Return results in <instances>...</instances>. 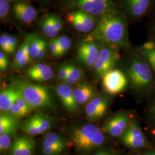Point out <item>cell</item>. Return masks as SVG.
Wrapping results in <instances>:
<instances>
[{
    "label": "cell",
    "mask_w": 155,
    "mask_h": 155,
    "mask_svg": "<svg viewBox=\"0 0 155 155\" xmlns=\"http://www.w3.org/2000/svg\"><path fill=\"white\" fill-rule=\"evenodd\" d=\"M84 39L117 49L127 47L129 41L125 15L116 8L106 12L100 17L95 28Z\"/></svg>",
    "instance_id": "6da1fadb"
},
{
    "label": "cell",
    "mask_w": 155,
    "mask_h": 155,
    "mask_svg": "<svg viewBox=\"0 0 155 155\" xmlns=\"http://www.w3.org/2000/svg\"><path fill=\"white\" fill-rule=\"evenodd\" d=\"M154 74L148 61L138 50L127 68L128 77L133 89L140 94L150 93L155 87Z\"/></svg>",
    "instance_id": "7a4b0ae2"
},
{
    "label": "cell",
    "mask_w": 155,
    "mask_h": 155,
    "mask_svg": "<svg viewBox=\"0 0 155 155\" xmlns=\"http://www.w3.org/2000/svg\"><path fill=\"white\" fill-rule=\"evenodd\" d=\"M12 84L33 110L48 107L52 105L51 94L45 86L21 80L14 81Z\"/></svg>",
    "instance_id": "3957f363"
},
{
    "label": "cell",
    "mask_w": 155,
    "mask_h": 155,
    "mask_svg": "<svg viewBox=\"0 0 155 155\" xmlns=\"http://www.w3.org/2000/svg\"><path fill=\"white\" fill-rule=\"evenodd\" d=\"M71 139L77 150L83 152L98 148L105 141V136L101 130L91 124L75 128L72 131Z\"/></svg>",
    "instance_id": "277c9868"
},
{
    "label": "cell",
    "mask_w": 155,
    "mask_h": 155,
    "mask_svg": "<svg viewBox=\"0 0 155 155\" xmlns=\"http://www.w3.org/2000/svg\"><path fill=\"white\" fill-rule=\"evenodd\" d=\"M65 6L71 11H81L97 17L115 9L116 4L114 0H67Z\"/></svg>",
    "instance_id": "5b68a950"
},
{
    "label": "cell",
    "mask_w": 155,
    "mask_h": 155,
    "mask_svg": "<svg viewBox=\"0 0 155 155\" xmlns=\"http://www.w3.org/2000/svg\"><path fill=\"white\" fill-rule=\"evenodd\" d=\"M118 50L107 45H102L100 56L94 66L97 77L102 78L113 70L120 58Z\"/></svg>",
    "instance_id": "8992f818"
},
{
    "label": "cell",
    "mask_w": 155,
    "mask_h": 155,
    "mask_svg": "<svg viewBox=\"0 0 155 155\" xmlns=\"http://www.w3.org/2000/svg\"><path fill=\"white\" fill-rule=\"evenodd\" d=\"M102 45L94 40H84L78 46V61L88 68H94L98 61Z\"/></svg>",
    "instance_id": "52a82bcc"
},
{
    "label": "cell",
    "mask_w": 155,
    "mask_h": 155,
    "mask_svg": "<svg viewBox=\"0 0 155 155\" xmlns=\"http://www.w3.org/2000/svg\"><path fill=\"white\" fill-rule=\"evenodd\" d=\"M53 125V120L41 113H37L21 124L22 130L29 136H35L49 130Z\"/></svg>",
    "instance_id": "ba28073f"
},
{
    "label": "cell",
    "mask_w": 155,
    "mask_h": 155,
    "mask_svg": "<svg viewBox=\"0 0 155 155\" xmlns=\"http://www.w3.org/2000/svg\"><path fill=\"white\" fill-rule=\"evenodd\" d=\"M66 20L81 33H90L95 28L98 21L96 17L81 11L69 12L67 15Z\"/></svg>",
    "instance_id": "9c48e42d"
},
{
    "label": "cell",
    "mask_w": 155,
    "mask_h": 155,
    "mask_svg": "<svg viewBox=\"0 0 155 155\" xmlns=\"http://www.w3.org/2000/svg\"><path fill=\"white\" fill-rule=\"evenodd\" d=\"M128 80L125 73L119 69H113L102 77V85L106 92L111 95L119 94L127 86Z\"/></svg>",
    "instance_id": "30bf717a"
},
{
    "label": "cell",
    "mask_w": 155,
    "mask_h": 155,
    "mask_svg": "<svg viewBox=\"0 0 155 155\" xmlns=\"http://www.w3.org/2000/svg\"><path fill=\"white\" fill-rule=\"evenodd\" d=\"M122 143L127 148L140 150L147 145V139L137 122L131 121L121 137Z\"/></svg>",
    "instance_id": "8fae6325"
},
{
    "label": "cell",
    "mask_w": 155,
    "mask_h": 155,
    "mask_svg": "<svg viewBox=\"0 0 155 155\" xmlns=\"http://www.w3.org/2000/svg\"><path fill=\"white\" fill-rule=\"evenodd\" d=\"M130 122V118L127 114L120 113L105 123L104 129L111 137H122Z\"/></svg>",
    "instance_id": "7c38bea8"
},
{
    "label": "cell",
    "mask_w": 155,
    "mask_h": 155,
    "mask_svg": "<svg viewBox=\"0 0 155 155\" xmlns=\"http://www.w3.org/2000/svg\"><path fill=\"white\" fill-rule=\"evenodd\" d=\"M40 27L46 36L53 39L63 30V22L59 15L50 14L41 18Z\"/></svg>",
    "instance_id": "4fadbf2b"
},
{
    "label": "cell",
    "mask_w": 155,
    "mask_h": 155,
    "mask_svg": "<svg viewBox=\"0 0 155 155\" xmlns=\"http://www.w3.org/2000/svg\"><path fill=\"white\" fill-rule=\"evenodd\" d=\"M109 100L103 96L94 97L86 106V113L90 121L99 120L104 116L108 106Z\"/></svg>",
    "instance_id": "5bb4252c"
},
{
    "label": "cell",
    "mask_w": 155,
    "mask_h": 155,
    "mask_svg": "<svg viewBox=\"0 0 155 155\" xmlns=\"http://www.w3.org/2000/svg\"><path fill=\"white\" fill-rule=\"evenodd\" d=\"M127 13L136 19L144 17L151 9L153 0H123Z\"/></svg>",
    "instance_id": "9a60e30c"
},
{
    "label": "cell",
    "mask_w": 155,
    "mask_h": 155,
    "mask_svg": "<svg viewBox=\"0 0 155 155\" xmlns=\"http://www.w3.org/2000/svg\"><path fill=\"white\" fill-rule=\"evenodd\" d=\"M13 13L20 22L31 24L36 19L38 12L32 6L24 1H18L13 6Z\"/></svg>",
    "instance_id": "2e32d148"
},
{
    "label": "cell",
    "mask_w": 155,
    "mask_h": 155,
    "mask_svg": "<svg viewBox=\"0 0 155 155\" xmlns=\"http://www.w3.org/2000/svg\"><path fill=\"white\" fill-rule=\"evenodd\" d=\"M36 142L25 136L16 137L12 142L9 149L11 155H32Z\"/></svg>",
    "instance_id": "e0dca14e"
},
{
    "label": "cell",
    "mask_w": 155,
    "mask_h": 155,
    "mask_svg": "<svg viewBox=\"0 0 155 155\" xmlns=\"http://www.w3.org/2000/svg\"><path fill=\"white\" fill-rule=\"evenodd\" d=\"M56 94H58L64 108L70 113H75L78 110L77 103L76 102L73 89L67 84H61L55 87Z\"/></svg>",
    "instance_id": "ac0fdd59"
},
{
    "label": "cell",
    "mask_w": 155,
    "mask_h": 155,
    "mask_svg": "<svg viewBox=\"0 0 155 155\" xmlns=\"http://www.w3.org/2000/svg\"><path fill=\"white\" fill-rule=\"evenodd\" d=\"M27 75L32 80L38 82H45L49 81L52 78L54 71L48 64L38 63L28 68Z\"/></svg>",
    "instance_id": "d6986e66"
},
{
    "label": "cell",
    "mask_w": 155,
    "mask_h": 155,
    "mask_svg": "<svg viewBox=\"0 0 155 155\" xmlns=\"http://www.w3.org/2000/svg\"><path fill=\"white\" fill-rule=\"evenodd\" d=\"M18 91L12 86L4 89L0 93V110L3 113H8L12 106L15 103L18 97Z\"/></svg>",
    "instance_id": "ffe728a7"
},
{
    "label": "cell",
    "mask_w": 155,
    "mask_h": 155,
    "mask_svg": "<svg viewBox=\"0 0 155 155\" xmlns=\"http://www.w3.org/2000/svg\"><path fill=\"white\" fill-rule=\"evenodd\" d=\"M74 98L78 105H82L94 98L93 87L87 83H81L73 89Z\"/></svg>",
    "instance_id": "44dd1931"
},
{
    "label": "cell",
    "mask_w": 155,
    "mask_h": 155,
    "mask_svg": "<svg viewBox=\"0 0 155 155\" xmlns=\"http://www.w3.org/2000/svg\"><path fill=\"white\" fill-rule=\"evenodd\" d=\"M19 125L17 119L9 113H2L0 116V134L6 132L15 131Z\"/></svg>",
    "instance_id": "7402d4cb"
},
{
    "label": "cell",
    "mask_w": 155,
    "mask_h": 155,
    "mask_svg": "<svg viewBox=\"0 0 155 155\" xmlns=\"http://www.w3.org/2000/svg\"><path fill=\"white\" fill-rule=\"evenodd\" d=\"M139 51L148 61L155 74V41H148L145 42L140 47Z\"/></svg>",
    "instance_id": "603a6c76"
},
{
    "label": "cell",
    "mask_w": 155,
    "mask_h": 155,
    "mask_svg": "<svg viewBox=\"0 0 155 155\" xmlns=\"http://www.w3.org/2000/svg\"><path fill=\"white\" fill-rule=\"evenodd\" d=\"M25 38L27 39L29 45L30 56L31 59H37L43 39L35 34H28L25 36Z\"/></svg>",
    "instance_id": "cb8c5ba5"
},
{
    "label": "cell",
    "mask_w": 155,
    "mask_h": 155,
    "mask_svg": "<svg viewBox=\"0 0 155 155\" xmlns=\"http://www.w3.org/2000/svg\"><path fill=\"white\" fill-rule=\"evenodd\" d=\"M49 146H63L66 147V141L61 135L56 133L47 134L42 143V147Z\"/></svg>",
    "instance_id": "d4e9b609"
},
{
    "label": "cell",
    "mask_w": 155,
    "mask_h": 155,
    "mask_svg": "<svg viewBox=\"0 0 155 155\" xmlns=\"http://www.w3.org/2000/svg\"><path fill=\"white\" fill-rule=\"evenodd\" d=\"M70 64V71L66 80L64 81L65 83L70 85L74 84L81 80L83 77L82 71L75 64L69 63Z\"/></svg>",
    "instance_id": "484cf974"
},
{
    "label": "cell",
    "mask_w": 155,
    "mask_h": 155,
    "mask_svg": "<svg viewBox=\"0 0 155 155\" xmlns=\"http://www.w3.org/2000/svg\"><path fill=\"white\" fill-rule=\"evenodd\" d=\"M16 132L12 131L0 134V150L1 153L9 150L12 143V138Z\"/></svg>",
    "instance_id": "4316f807"
},
{
    "label": "cell",
    "mask_w": 155,
    "mask_h": 155,
    "mask_svg": "<svg viewBox=\"0 0 155 155\" xmlns=\"http://www.w3.org/2000/svg\"><path fill=\"white\" fill-rule=\"evenodd\" d=\"M57 40L61 48V55L62 56L70 50L72 45V41L70 38L67 36H61L57 38Z\"/></svg>",
    "instance_id": "83f0119b"
},
{
    "label": "cell",
    "mask_w": 155,
    "mask_h": 155,
    "mask_svg": "<svg viewBox=\"0 0 155 155\" xmlns=\"http://www.w3.org/2000/svg\"><path fill=\"white\" fill-rule=\"evenodd\" d=\"M8 113L11 114L12 116L16 118L17 119L22 118L28 114V113L24 110L20 106L18 105L16 103V102L13 104V105L12 106Z\"/></svg>",
    "instance_id": "f1b7e54d"
},
{
    "label": "cell",
    "mask_w": 155,
    "mask_h": 155,
    "mask_svg": "<svg viewBox=\"0 0 155 155\" xmlns=\"http://www.w3.org/2000/svg\"><path fill=\"white\" fill-rule=\"evenodd\" d=\"M9 0H0V18L1 20H5L9 16Z\"/></svg>",
    "instance_id": "f546056e"
},
{
    "label": "cell",
    "mask_w": 155,
    "mask_h": 155,
    "mask_svg": "<svg viewBox=\"0 0 155 155\" xmlns=\"http://www.w3.org/2000/svg\"><path fill=\"white\" fill-rule=\"evenodd\" d=\"M63 146H49L42 147V153L44 155H58L65 149Z\"/></svg>",
    "instance_id": "4dcf8cb0"
},
{
    "label": "cell",
    "mask_w": 155,
    "mask_h": 155,
    "mask_svg": "<svg viewBox=\"0 0 155 155\" xmlns=\"http://www.w3.org/2000/svg\"><path fill=\"white\" fill-rule=\"evenodd\" d=\"M10 35L8 34H3L0 37V47L1 51L7 54H10V49L9 45Z\"/></svg>",
    "instance_id": "1f68e13d"
},
{
    "label": "cell",
    "mask_w": 155,
    "mask_h": 155,
    "mask_svg": "<svg viewBox=\"0 0 155 155\" xmlns=\"http://www.w3.org/2000/svg\"><path fill=\"white\" fill-rule=\"evenodd\" d=\"M49 48L51 54L54 56L60 57L61 56V48L58 44L57 38L51 39L49 43Z\"/></svg>",
    "instance_id": "d6a6232c"
},
{
    "label": "cell",
    "mask_w": 155,
    "mask_h": 155,
    "mask_svg": "<svg viewBox=\"0 0 155 155\" xmlns=\"http://www.w3.org/2000/svg\"><path fill=\"white\" fill-rule=\"evenodd\" d=\"M70 71V64H63L59 68L58 75L59 79L62 81H64L66 80Z\"/></svg>",
    "instance_id": "836d02e7"
},
{
    "label": "cell",
    "mask_w": 155,
    "mask_h": 155,
    "mask_svg": "<svg viewBox=\"0 0 155 155\" xmlns=\"http://www.w3.org/2000/svg\"><path fill=\"white\" fill-rule=\"evenodd\" d=\"M9 66V60L4 53L1 51L0 52V70L1 71H5Z\"/></svg>",
    "instance_id": "e575fe53"
},
{
    "label": "cell",
    "mask_w": 155,
    "mask_h": 155,
    "mask_svg": "<svg viewBox=\"0 0 155 155\" xmlns=\"http://www.w3.org/2000/svg\"><path fill=\"white\" fill-rule=\"evenodd\" d=\"M25 52L24 51V49L22 47V45H20V48H18V50L17 51L16 54L15 56L14 60H13V66L14 67L22 59V58L24 57V56L25 55Z\"/></svg>",
    "instance_id": "d590c367"
},
{
    "label": "cell",
    "mask_w": 155,
    "mask_h": 155,
    "mask_svg": "<svg viewBox=\"0 0 155 155\" xmlns=\"http://www.w3.org/2000/svg\"><path fill=\"white\" fill-rule=\"evenodd\" d=\"M9 45L10 49V54H13L15 52L17 45V39L15 36L10 35Z\"/></svg>",
    "instance_id": "8d00e7d4"
},
{
    "label": "cell",
    "mask_w": 155,
    "mask_h": 155,
    "mask_svg": "<svg viewBox=\"0 0 155 155\" xmlns=\"http://www.w3.org/2000/svg\"><path fill=\"white\" fill-rule=\"evenodd\" d=\"M31 59H32L29 56H28L27 55H25L22 58V59L17 64L15 67L16 68H21L22 67L25 66L26 65L29 64L31 61Z\"/></svg>",
    "instance_id": "74e56055"
},
{
    "label": "cell",
    "mask_w": 155,
    "mask_h": 155,
    "mask_svg": "<svg viewBox=\"0 0 155 155\" xmlns=\"http://www.w3.org/2000/svg\"><path fill=\"white\" fill-rule=\"evenodd\" d=\"M46 50H47V43L45 42V40H43L42 43L40 46V48L39 50V54L37 59H41L45 58L46 53Z\"/></svg>",
    "instance_id": "f35d334b"
},
{
    "label": "cell",
    "mask_w": 155,
    "mask_h": 155,
    "mask_svg": "<svg viewBox=\"0 0 155 155\" xmlns=\"http://www.w3.org/2000/svg\"><path fill=\"white\" fill-rule=\"evenodd\" d=\"M149 117L151 122L155 125V101L150 107Z\"/></svg>",
    "instance_id": "ab89813d"
},
{
    "label": "cell",
    "mask_w": 155,
    "mask_h": 155,
    "mask_svg": "<svg viewBox=\"0 0 155 155\" xmlns=\"http://www.w3.org/2000/svg\"><path fill=\"white\" fill-rule=\"evenodd\" d=\"M92 155H116L109 150H100Z\"/></svg>",
    "instance_id": "60d3db41"
},
{
    "label": "cell",
    "mask_w": 155,
    "mask_h": 155,
    "mask_svg": "<svg viewBox=\"0 0 155 155\" xmlns=\"http://www.w3.org/2000/svg\"><path fill=\"white\" fill-rule=\"evenodd\" d=\"M138 155H155V150H150Z\"/></svg>",
    "instance_id": "b9f144b4"
},
{
    "label": "cell",
    "mask_w": 155,
    "mask_h": 155,
    "mask_svg": "<svg viewBox=\"0 0 155 155\" xmlns=\"http://www.w3.org/2000/svg\"><path fill=\"white\" fill-rule=\"evenodd\" d=\"M152 32H153V35H154L155 38V24L154 26H153V31Z\"/></svg>",
    "instance_id": "7bdbcfd3"
},
{
    "label": "cell",
    "mask_w": 155,
    "mask_h": 155,
    "mask_svg": "<svg viewBox=\"0 0 155 155\" xmlns=\"http://www.w3.org/2000/svg\"><path fill=\"white\" fill-rule=\"evenodd\" d=\"M10 2H12V1H22V0H9Z\"/></svg>",
    "instance_id": "ee69618b"
}]
</instances>
